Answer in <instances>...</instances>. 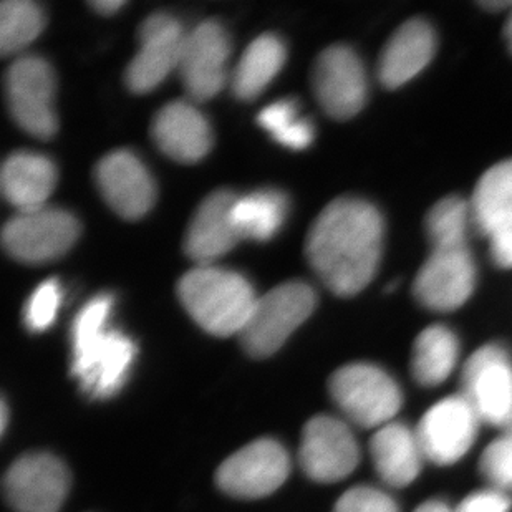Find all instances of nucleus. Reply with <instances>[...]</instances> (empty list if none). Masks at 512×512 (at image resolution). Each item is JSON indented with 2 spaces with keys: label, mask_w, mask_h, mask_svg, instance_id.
<instances>
[{
  "label": "nucleus",
  "mask_w": 512,
  "mask_h": 512,
  "mask_svg": "<svg viewBox=\"0 0 512 512\" xmlns=\"http://www.w3.org/2000/svg\"><path fill=\"white\" fill-rule=\"evenodd\" d=\"M382 247L378 209L363 199L339 198L315 219L305 251L320 281L334 294L352 297L372 282Z\"/></svg>",
  "instance_id": "nucleus-1"
},
{
  "label": "nucleus",
  "mask_w": 512,
  "mask_h": 512,
  "mask_svg": "<svg viewBox=\"0 0 512 512\" xmlns=\"http://www.w3.org/2000/svg\"><path fill=\"white\" fill-rule=\"evenodd\" d=\"M112 294L88 300L72 325V375L93 400H108L125 387L136 343L110 325Z\"/></svg>",
  "instance_id": "nucleus-2"
},
{
  "label": "nucleus",
  "mask_w": 512,
  "mask_h": 512,
  "mask_svg": "<svg viewBox=\"0 0 512 512\" xmlns=\"http://www.w3.org/2000/svg\"><path fill=\"white\" fill-rule=\"evenodd\" d=\"M178 297L194 322L216 337L241 334L259 299L246 277L213 266L184 274Z\"/></svg>",
  "instance_id": "nucleus-3"
},
{
  "label": "nucleus",
  "mask_w": 512,
  "mask_h": 512,
  "mask_svg": "<svg viewBox=\"0 0 512 512\" xmlns=\"http://www.w3.org/2000/svg\"><path fill=\"white\" fill-rule=\"evenodd\" d=\"M317 295L309 284L285 282L257 299L241 343L251 357H271L314 312Z\"/></svg>",
  "instance_id": "nucleus-4"
},
{
  "label": "nucleus",
  "mask_w": 512,
  "mask_h": 512,
  "mask_svg": "<svg viewBox=\"0 0 512 512\" xmlns=\"http://www.w3.org/2000/svg\"><path fill=\"white\" fill-rule=\"evenodd\" d=\"M330 395L353 425L382 428L403 405L398 383L372 363H350L330 378Z\"/></svg>",
  "instance_id": "nucleus-5"
},
{
  "label": "nucleus",
  "mask_w": 512,
  "mask_h": 512,
  "mask_svg": "<svg viewBox=\"0 0 512 512\" xmlns=\"http://www.w3.org/2000/svg\"><path fill=\"white\" fill-rule=\"evenodd\" d=\"M5 97L15 123L39 140L57 133L55 75L44 58L19 57L5 73Z\"/></svg>",
  "instance_id": "nucleus-6"
},
{
  "label": "nucleus",
  "mask_w": 512,
  "mask_h": 512,
  "mask_svg": "<svg viewBox=\"0 0 512 512\" xmlns=\"http://www.w3.org/2000/svg\"><path fill=\"white\" fill-rule=\"evenodd\" d=\"M78 236L80 224L73 214L44 206L17 213L7 221L2 244L15 261L44 264L67 254Z\"/></svg>",
  "instance_id": "nucleus-7"
},
{
  "label": "nucleus",
  "mask_w": 512,
  "mask_h": 512,
  "mask_svg": "<svg viewBox=\"0 0 512 512\" xmlns=\"http://www.w3.org/2000/svg\"><path fill=\"white\" fill-rule=\"evenodd\" d=\"M463 397L481 423L512 433V362L498 345H484L464 365Z\"/></svg>",
  "instance_id": "nucleus-8"
},
{
  "label": "nucleus",
  "mask_w": 512,
  "mask_h": 512,
  "mask_svg": "<svg viewBox=\"0 0 512 512\" xmlns=\"http://www.w3.org/2000/svg\"><path fill=\"white\" fill-rule=\"evenodd\" d=\"M290 458L277 441L262 438L229 456L216 473L224 493L237 499H261L289 478Z\"/></svg>",
  "instance_id": "nucleus-9"
},
{
  "label": "nucleus",
  "mask_w": 512,
  "mask_h": 512,
  "mask_svg": "<svg viewBox=\"0 0 512 512\" xmlns=\"http://www.w3.org/2000/svg\"><path fill=\"white\" fill-rule=\"evenodd\" d=\"M229 55L228 32L216 20H206L186 34L178 70L184 90L194 102H208L223 90Z\"/></svg>",
  "instance_id": "nucleus-10"
},
{
  "label": "nucleus",
  "mask_w": 512,
  "mask_h": 512,
  "mask_svg": "<svg viewBox=\"0 0 512 512\" xmlns=\"http://www.w3.org/2000/svg\"><path fill=\"white\" fill-rule=\"evenodd\" d=\"M300 466L312 481L337 483L360 463V448L352 430L334 416H315L305 425L300 441Z\"/></svg>",
  "instance_id": "nucleus-11"
},
{
  "label": "nucleus",
  "mask_w": 512,
  "mask_h": 512,
  "mask_svg": "<svg viewBox=\"0 0 512 512\" xmlns=\"http://www.w3.org/2000/svg\"><path fill=\"white\" fill-rule=\"evenodd\" d=\"M68 489L65 464L49 453L22 456L4 478L5 498L15 512H58Z\"/></svg>",
  "instance_id": "nucleus-12"
},
{
  "label": "nucleus",
  "mask_w": 512,
  "mask_h": 512,
  "mask_svg": "<svg viewBox=\"0 0 512 512\" xmlns=\"http://www.w3.org/2000/svg\"><path fill=\"white\" fill-rule=\"evenodd\" d=\"M479 423V416L463 395L438 401L416 428L423 456L438 466L458 463L474 445Z\"/></svg>",
  "instance_id": "nucleus-13"
},
{
  "label": "nucleus",
  "mask_w": 512,
  "mask_h": 512,
  "mask_svg": "<svg viewBox=\"0 0 512 512\" xmlns=\"http://www.w3.org/2000/svg\"><path fill=\"white\" fill-rule=\"evenodd\" d=\"M312 87L320 107L335 120L352 118L367 102L362 60L345 45H334L315 60Z\"/></svg>",
  "instance_id": "nucleus-14"
},
{
  "label": "nucleus",
  "mask_w": 512,
  "mask_h": 512,
  "mask_svg": "<svg viewBox=\"0 0 512 512\" xmlns=\"http://www.w3.org/2000/svg\"><path fill=\"white\" fill-rule=\"evenodd\" d=\"M476 282L473 256L468 244L433 247L415 279V297L436 312L458 309L473 294Z\"/></svg>",
  "instance_id": "nucleus-15"
},
{
  "label": "nucleus",
  "mask_w": 512,
  "mask_h": 512,
  "mask_svg": "<svg viewBox=\"0 0 512 512\" xmlns=\"http://www.w3.org/2000/svg\"><path fill=\"white\" fill-rule=\"evenodd\" d=\"M183 27L168 14H153L140 29V50L126 68L125 82L133 93L155 90L174 68L183 52Z\"/></svg>",
  "instance_id": "nucleus-16"
},
{
  "label": "nucleus",
  "mask_w": 512,
  "mask_h": 512,
  "mask_svg": "<svg viewBox=\"0 0 512 512\" xmlns=\"http://www.w3.org/2000/svg\"><path fill=\"white\" fill-rule=\"evenodd\" d=\"M471 216L491 242L498 266L512 267V160L483 174L474 189Z\"/></svg>",
  "instance_id": "nucleus-17"
},
{
  "label": "nucleus",
  "mask_w": 512,
  "mask_h": 512,
  "mask_svg": "<svg viewBox=\"0 0 512 512\" xmlns=\"http://www.w3.org/2000/svg\"><path fill=\"white\" fill-rule=\"evenodd\" d=\"M95 179L103 199L121 218H143L155 204V181L131 151L105 156L97 165Z\"/></svg>",
  "instance_id": "nucleus-18"
},
{
  "label": "nucleus",
  "mask_w": 512,
  "mask_h": 512,
  "mask_svg": "<svg viewBox=\"0 0 512 512\" xmlns=\"http://www.w3.org/2000/svg\"><path fill=\"white\" fill-rule=\"evenodd\" d=\"M236 198V194L221 189L199 204L184 239V251L191 261L199 266H213L214 261L241 241L232 223Z\"/></svg>",
  "instance_id": "nucleus-19"
},
{
  "label": "nucleus",
  "mask_w": 512,
  "mask_h": 512,
  "mask_svg": "<svg viewBox=\"0 0 512 512\" xmlns=\"http://www.w3.org/2000/svg\"><path fill=\"white\" fill-rule=\"evenodd\" d=\"M151 136L166 156L179 163L201 161L213 146L208 120L188 102L168 103L161 108L151 125Z\"/></svg>",
  "instance_id": "nucleus-20"
},
{
  "label": "nucleus",
  "mask_w": 512,
  "mask_h": 512,
  "mask_svg": "<svg viewBox=\"0 0 512 512\" xmlns=\"http://www.w3.org/2000/svg\"><path fill=\"white\" fill-rule=\"evenodd\" d=\"M435 32L425 20L401 25L383 49L378 63L380 82L398 88L415 78L435 55Z\"/></svg>",
  "instance_id": "nucleus-21"
},
{
  "label": "nucleus",
  "mask_w": 512,
  "mask_h": 512,
  "mask_svg": "<svg viewBox=\"0 0 512 512\" xmlns=\"http://www.w3.org/2000/svg\"><path fill=\"white\" fill-rule=\"evenodd\" d=\"M55 184L57 170L47 156L20 151L9 156L2 166V193L19 213L47 206Z\"/></svg>",
  "instance_id": "nucleus-22"
},
{
  "label": "nucleus",
  "mask_w": 512,
  "mask_h": 512,
  "mask_svg": "<svg viewBox=\"0 0 512 512\" xmlns=\"http://www.w3.org/2000/svg\"><path fill=\"white\" fill-rule=\"evenodd\" d=\"M370 453L380 478L392 488L413 483L425 459L416 431L397 421L378 428L370 441Z\"/></svg>",
  "instance_id": "nucleus-23"
},
{
  "label": "nucleus",
  "mask_w": 512,
  "mask_h": 512,
  "mask_svg": "<svg viewBox=\"0 0 512 512\" xmlns=\"http://www.w3.org/2000/svg\"><path fill=\"white\" fill-rule=\"evenodd\" d=\"M285 57L284 42L276 35L264 34L252 40L232 73V93L244 102L256 100L281 72Z\"/></svg>",
  "instance_id": "nucleus-24"
},
{
  "label": "nucleus",
  "mask_w": 512,
  "mask_h": 512,
  "mask_svg": "<svg viewBox=\"0 0 512 512\" xmlns=\"http://www.w3.org/2000/svg\"><path fill=\"white\" fill-rule=\"evenodd\" d=\"M289 214V199L277 189H259L237 196L232 223L241 239L271 241L281 231Z\"/></svg>",
  "instance_id": "nucleus-25"
},
{
  "label": "nucleus",
  "mask_w": 512,
  "mask_h": 512,
  "mask_svg": "<svg viewBox=\"0 0 512 512\" xmlns=\"http://www.w3.org/2000/svg\"><path fill=\"white\" fill-rule=\"evenodd\" d=\"M459 357L456 335L443 325L423 330L415 340L411 355V372L423 387H436L455 370Z\"/></svg>",
  "instance_id": "nucleus-26"
},
{
  "label": "nucleus",
  "mask_w": 512,
  "mask_h": 512,
  "mask_svg": "<svg viewBox=\"0 0 512 512\" xmlns=\"http://www.w3.org/2000/svg\"><path fill=\"white\" fill-rule=\"evenodd\" d=\"M44 12L30 0H5L0 5V52L19 54L44 30Z\"/></svg>",
  "instance_id": "nucleus-27"
},
{
  "label": "nucleus",
  "mask_w": 512,
  "mask_h": 512,
  "mask_svg": "<svg viewBox=\"0 0 512 512\" xmlns=\"http://www.w3.org/2000/svg\"><path fill=\"white\" fill-rule=\"evenodd\" d=\"M257 123L290 150H305L314 141V125L300 115L299 105L290 98L267 105L257 116Z\"/></svg>",
  "instance_id": "nucleus-28"
},
{
  "label": "nucleus",
  "mask_w": 512,
  "mask_h": 512,
  "mask_svg": "<svg viewBox=\"0 0 512 512\" xmlns=\"http://www.w3.org/2000/svg\"><path fill=\"white\" fill-rule=\"evenodd\" d=\"M471 208L458 196H448L436 203L426 218L431 246L450 247L466 244Z\"/></svg>",
  "instance_id": "nucleus-29"
},
{
  "label": "nucleus",
  "mask_w": 512,
  "mask_h": 512,
  "mask_svg": "<svg viewBox=\"0 0 512 512\" xmlns=\"http://www.w3.org/2000/svg\"><path fill=\"white\" fill-rule=\"evenodd\" d=\"M62 304V287L57 279H49L34 290L24 310L25 327L30 332H44L54 324Z\"/></svg>",
  "instance_id": "nucleus-30"
},
{
  "label": "nucleus",
  "mask_w": 512,
  "mask_h": 512,
  "mask_svg": "<svg viewBox=\"0 0 512 512\" xmlns=\"http://www.w3.org/2000/svg\"><path fill=\"white\" fill-rule=\"evenodd\" d=\"M479 469L499 491H512V433H504L483 451Z\"/></svg>",
  "instance_id": "nucleus-31"
},
{
  "label": "nucleus",
  "mask_w": 512,
  "mask_h": 512,
  "mask_svg": "<svg viewBox=\"0 0 512 512\" xmlns=\"http://www.w3.org/2000/svg\"><path fill=\"white\" fill-rule=\"evenodd\" d=\"M334 512H400V509L390 494L370 486H357L340 496Z\"/></svg>",
  "instance_id": "nucleus-32"
},
{
  "label": "nucleus",
  "mask_w": 512,
  "mask_h": 512,
  "mask_svg": "<svg viewBox=\"0 0 512 512\" xmlns=\"http://www.w3.org/2000/svg\"><path fill=\"white\" fill-rule=\"evenodd\" d=\"M511 508L512 501L508 494L491 488L469 494L459 503L456 512H509Z\"/></svg>",
  "instance_id": "nucleus-33"
},
{
  "label": "nucleus",
  "mask_w": 512,
  "mask_h": 512,
  "mask_svg": "<svg viewBox=\"0 0 512 512\" xmlns=\"http://www.w3.org/2000/svg\"><path fill=\"white\" fill-rule=\"evenodd\" d=\"M90 5L97 10L98 14L113 15L116 10H120L125 5V2L123 0H95V2H90Z\"/></svg>",
  "instance_id": "nucleus-34"
},
{
  "label": "nucleus",
  "mask_w": 512,
  "mask_h": 512,
  "mask_svg": "<svg viewBox=\"0 0 512 512\" xmlns=\"http://www.w3.org/2000/svg\"><path fill=\"white\" fill-rule=\"evenodd\" d=\"M415 512H456V509L450 508L445 501L441 499H431L426 503L421 504L415 509Z\"/></svg>",
  "instance_id": "nucleus-35"
},
{
  "label": "nucleus",
  "mask_w": 512,
  "mask_h": 512,
  "mask_svg": "<svg viewBox=\"0 0 512 512\" xmlns=\"http://www.w3.org/2000/svg\"><path fill=\"white\" fill-rule=\"evenodd\" d=\"M0 415H2V421H0V428H2V433H4L5 428H7V421H9V408L7 405L2 403V410H0Z\"/></svg>",
  "instance_id": "nucleus-36"
},
{
  "label": "nucleus",
  "mask_w": 512,
  "mask_h": 512,
  "mask_svg": "<svg viewBox=\"0 0 512 512\" xmlns=\"http://www.w3.org/2000/svg\"><path fill=\"white\" fill-rule=\"evenodd\" d=\"M506 37H508L509 47L512 50V14L508 20V27H506Z\"/></svg>",
  "instance_id": "nucleus-37"
}]
</instances>
